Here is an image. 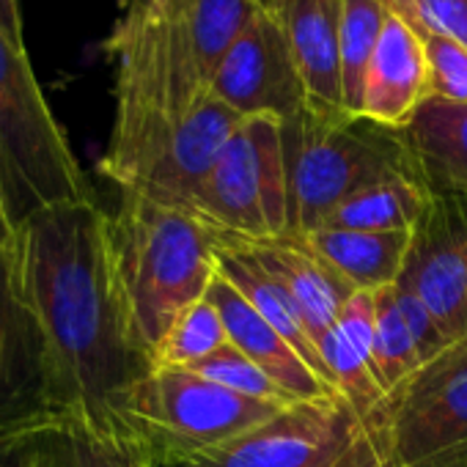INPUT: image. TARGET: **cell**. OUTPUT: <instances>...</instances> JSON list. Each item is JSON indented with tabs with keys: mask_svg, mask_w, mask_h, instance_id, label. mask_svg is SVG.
I'll list each match as a JSON object with an SVG mask.
<instances>
[{
	"mask_svg": "<svg viewBox=\"0 0 467 467\" xmlns=\"http://www.w3.org/2000/svg\"><path fill=\"white\" fill-rule=\"evenodd\" d=\"M97 201L50 206L17 225L9 248L42 358V407L121 423L119 404L154 366L138 347Z\"/></svg>",
	"mask_w": 467,
	"mask_h": 467,
	"instance_id": "6da1fadb",
	"label": "cell"
},
{
	"mask_svg": "<svg viewBox=\"0 0 467 467\" xmlns=\"http://www.w3.org/2000/svg\"><path fill=\"white\" fill-rule=\"evenodd\" d=\"M256 12L251 0H127L105 42L116 116L99 171L113 184L212 94L217 67Z\"/></svg>",
	"mask_w": 467,
	"mask_h": 467,
	"instance_id": "7a4b0ae2",
	"label": "cell"
},
{
	"mask_svg": "<svg viewBox=\"0 0 467 467\" xmlns=\"http://www.w3.org/2000/svg\"><path fill=\"white\" fill-rule=\"evenodd\" d=\"M108 240L132 336L151 360L171 325L206 297L220 234L190 212L121 192Z\"/></svg>",
	"mask_w": 467,
	"mask_h": 467,
	"instance_id": "3957f363",
	"label": "cell"
},
{
	"mask_svg": "<svg viewBox=\"0 0 467 467\" xmlns=\"http://www.w3.org/2000/svg\"><path fill=\"white\" fill-rule=\"evenodd\" d=\"M0 195L17 231L31 214L94 201L91 182L50 110L26 47L0 28Z\"/></svg>",
	"mask_w": 467,
	"mask_h": 467,
	"instance_id": "277c9868",
	"label": "cell"
},
{
	"mask_svg": "<svg viewBox=\"0 0 467 467\" xmlns=\"http://www.w3.org/2000/svg\"><path fill=\"white\" fill-rule=\"evenodd\" d=\"M289 173V237L319 228L358 190L399 173H420L404 132L366 119H322L311 110L284 121Z\"/></svg>",
	"mask_w": 467,
	"mask_h": 467,
	"instance_id": "5b68a950",
	"label": "cell"
},
{
	"mask_svg": "<svg viewBox=\"0 0 467 467\" xmlns=\"http://www.w3.org/2000/svg\"><path fill=\"white\" fill-rule=\"evenodd\" d=\"M289 404L259 401L187 368H151L119 404V420L151 459L190 453L234 440Z\"/></svg>",
	"mask_w": 467,
	"mask_h": 467,
	"instance_id": "8992f818",
	"label": "cell"
},
{
	"mask_svg": "<svg viewBox=\"0 0 467 467\" xmlns=\"http://www.w3.org/2000/svg\"><path fill=\"white\" fill-rule=\"evenodd\" d=\"M225 240L289 237V173L284 121L245 119L220 151L192 212Z\"/></svg>",
	"mask_w": 467,
	"mask_h": 467,
	"instance_id": "52a82bcc",
	"label": "cell"
},
{
	"mask_svg": "<svg viewBox=\"0 0 467 467\" xmlns=\"http://www.w3.org/2000/svg\"><path fill=\"white\" fill-rule=\"evenodd\" d=\"M410 467H467V338L399 382L366 418Z\"/></svg>",
	"mask_w": 467,
	"mask_h": 467,
	"instance_id": "ba28073f",
	"label": "cell"
},
{
	"mask_svg": "<svg viewBox=\"0 0 467 467\" xmlns=\"http://www.w3.org/2000/svg\"><path fill=\"white\" fill-rule=\"evenodd\" d=\"M358 429L360 418L341 396L295 401L240 437L151 459V467H336Z\"/></svg>",
	"mask_w": 467,
	"mask_h": 467,
	"instance_id": "9c48e42d",
	"label": "cell"
},
{
	"mask_svg": "<svg viewBox=\"0 0 467 467\" xmlns=\"http://www.w3.org/2000/svg\"><path fill=\"white\" fill-rule=\"evenodd\" d=\"M243 121L240 113L209 94L171 132H165L116 182V187L124 195H138L157 206L192 212L195 195Z\"/></svg>",
	"mask_w": 467,
	"mask_h": 467,
	"instance_id": "30bf717a",
	"label": "cell"
},
{
	"mask_svg": "<svg viewBox=\"0 0 467 467\" xmlns=\"http://www.w3.org/2000/svg\"><path fill=\"white\" fill-rule=\"evenodd\" d=\"M212 97L243 119L292 121L308 110L289 39L270 9H259L231 42L212 80Z\"/></svg>",
	"mask_w": 467,
	"mask_h": 467,
	"instance_id": "8fae6325",
	"label": "cell"
},
{
	"mask_svg": "<svg viewBox=\"0 0 467 467\" xmlns=\"http://www.w3.org/2000/svg\"><path fill=\"white\" fill-rule=\"evenodd\" d=\"M399 284L423 300L448 344L467 338V203L431 195Z\"/></svg>",
	"mask_w": 467,
	"mask_h": 467,
	"instance_id": "7c38bea8",
	"label": "cell"
},
{
	"mask_svg": "<svg viewBox=\"0 0 467 467\" xmlns=\"http://www.w3.org/2000/svg\"><path fill=\"white\" fill-rule=\"evenodd\" d=\"M426 99L423 34L404 15L390 9L366 72L360 119L404 132Z\"/></svg>",
	"mask_w": 467,
	"mask_h": 467,
	"instance_id": "4fadbf2b",
	"label": "cell"
},
{
	"mask_svg": "<svg viewBox=\"0 0 467 467\" xmlns=\"http://www.w3.org/2000/svg\"><path fill=\"white\" fill-rule=\"evenodd\" d=\"M270 12L289 39L308 110L349 119L341 91V0H275Z\"/></svg>",
	"mask_w": 467,
	"mask_h": 467,
	"instance_id": "5bb4252c",
	"label": "cell"
},
{
	"mask_svg": "<svg viewBox=\"0 0 467 467\" xmlns=\"http://www.w3.org/2000/svg\"><path fill=\"white\" fill-rule=\"evenodd\" d=\"M206 297L223 317L228 341L245 358H251L286 396L295 401H317L338 396V390L325 382L303 355L237 292L223 275H214Z\"/></svg>",
	"mask_w": 467,
	"mask_h": 467,
	"instance_id": "9a60e30c",
	"label": "cell"
},
{
	"mask_svg": "<svg viewBox=\"0 0 467 467\" xmlns=\"http://www.w3.org/2000/svg\"><path fill=\"white\" fill-rule=\"evenodd\" d=\"M225 240V237H220ZM240 245L267 275H273L300 306L311 336L319 347L325 333L336 325L344 303L355 289L330 270L300 237H273V240H228Z\"/></svg>",
	"mask_w": 467,
	"mask_h": 467,
	"instance_id": "2e32d148",
	"label": "cell"
},
{
	"mask_svg": "<svg viewBox=\"0 0 467 467\" xmlns=\"http://www.w3.org/2000/svg\"><path fill=\"white\" fill-rule=\"evenodd\" d=\"M39 410H45L39 338L17 289L9 251H0V423Z\"/></svg>",
	"mask_w": 467,
	"mask_h": 467,
	"instance_id": "e0dca14e",
	"label": "cell"
},
{
	"mask_svg": "<svg viewBox=\"0 0 467 467\" xmlns=\"http://www.w3.org/2000/svg\"><path fill=\"white\" fill-rule=\"evenodd\" d=\"M300 240L355 292H379L399 284L410 259L412 231H347L322 225Z\"/></svg>",
	"mask_w": 467,
	"mask_h": 467,
	"instance_id": "ac0fdd59",
	"label": "cell"
},
{
	"mask_svg": "<svg viewBox=\"0 0 467 467\" xmlns=\"http://www.w3.org/2000/svg\"><path fill=\"white\" fill-rule=\"evenodd\" d=\"M214 265H217V275H223L234 289H237L300 355L303 360L325 379L333 385L327 366L322 360V352L311 336V327L297 306V300L273 278L267 275L240 245H234L228 240L217 243L214 251ZM336 388V385H333Z\"/></svg>",
	"mask_w": 467,
	"mask_h": 467,
	"instance_id": "d6986e66",
	"label": "cell"
},
{
	"mask_svg": "<svg viewBox=\"0 0 467 467\" xmlns=\"http://www.w3.org/2000/svg\"><path fill=\"white\" fill-rule=\"evenodd\" d=\"M404 138L429 187L467 203V105L426 99Z\"/></svg>",
	"mask_w": 467,
	"mask_h": 467,
	"instance_id": "ffe728a7",
	"label": "cell"
},
{
	"mask_svg": "<svg viewBox=\"0 0 467 467\" xmlns=\"http://www.w3.org/2000/svg\"><path fill=\"white\" fill-rule=\"evenodd\" d=\"M431 195L434 190L423 173H399L344 198L322 225L347 231H415Z\"/></svg>",
	"mask_w": 467,
	"mask_h": 467,
	"instance_id": "44dd1931",
	"label": "cell"
},
{
	"mask_svg": "<svg viewBox=\"0 0 467 467\" xmlns=\"http://www.w3.org/2000/svg\"><path fill=\"white\" fill-rule=\"evenodd\" d=\"M56 420L61 467H151L146 445L124 423L83 415H56Z\"/></svg>",
	"mask_w": 467,
	"mask_h": 467,
	"instance_id": "7402d4cb",
	"label": "cell"
},
{
	"mask_svg": "<svg viewBox=\"0 0 467 467\" xmlns=\"http://www.w3.org/2000/svg\"><path fill=\"white\" fill-rule=\"evenodd\" d=\"M388 12V0H341V91L349 119H360L366 72Z\"/></svg>",
	"mask_w": 467,
	"mask_h": 467,
	"instance_id": "603a6c76",
	"label": "cell"
},
{
	"mask_svg": "<svg viewBox=\"0 0 467 467\" xmlns=\"http://www.w3.org/2000/svg\"><path fill=\"white\" fill-rule=\"evenodd\" d=\"M228 344L223 317L209 297L190 306L165 333L151 355L154 368H190Z\"/></svg>",
	"mask_w": 467,
	"mask_h": 467,
	"instance_id": "cb8c5ba5",
	"label": "cell"
},
{
	"mask_svg": "<svg viewBox=\"0 0 467 467\" xmlns=\"http://www.w3.org/2000/svg\"><path fill=\"white\" fill-rule=\"evenodd\" d=\"M374 366L385 393L423 366L410 327L401 317L396 286L374 292Z\"/></svg>",
	"mask_w": 467,
	"mask_h": 467,
	"instance_id": "d4e9b609",
	"label": "cell"
},
{
	"mask_svg": "<svg viewBox=\"0 0 467 467\" xmlns=\"http://www.w3.org/2000/svg\"><path fill=\"white\" fill-rule=\"evenodd\" d=\"M56 423L47 410L0 423V467H61Z\"/></svg>",
	"mask_w": 467,
	"mask_h": 467,
	"instance_id": "484cf974",
	"label": "cell"
},
{
	"mask_svg": "<svg viewBox=\"0 0 467 467\" xmlns=\"http://www.w3.org/2000/svg\"><path fill=\"white\" fill-rule=\"evenodd\" d=\"M187 371L192 374H201L228 390H237L243 396H251V399H259V401H273V404H295L292 396H286L251 358H245L237 347L231 341L217 349L212 358L190 366Z\"/></svg>",
	"mask_w": 467,
	"mask_h": 467,
	"instance_id": "4316f807",
	"label": "cell"
},
{
	"mask_svg": "<svg viewBox=\"0 0 467 467\" xmlns=\"http://www.w3.org/2000/svg\"><path fill=\"white\" fill-rule=\"evenodd\" d=\"M426 45V94L451 105H467V47L451 36L420 31Z\"/></svg>",
	"mask_w": 467,
	"mask_h": 467,
	"instance_id": "83f0119b",
	"label": "cell"
},
{
	"mask_svg": "<svg viewBox=\"0 0 467 467\" xmlns=\"http://www.w3.org/2000/svg\"><path fill=\"white\" fill-rule=\"evenodd\" d=\"M418 31H431L456 39L467 47V0H388Z\"/></svg>",
	"mask_w": 467,
	"mask_h": 467,
	"instance_id": "f1b7e54d",
	"label": "cell"
},
{
	"mask_svg": "<svg viewBox=\"0 0 467 467\" xmlns=\"http://www.w3.org/2000/svg\"><path fill=\"white\" fill-rule=\"evenodd\" d=\"M396 300H399V308H401V317L410 327V336L418 347V355L423 363H429L431 358H437L445 347H451L445 341V336L440 333L431 311L423 306V300L418 295H412L410 289H404L401 284H396Z\"/></svg>",
	"mask_w": 467,
	"mask_h": 467,
	"instance_id": "f546056e",
	"label": "cell"
},
{
	"mask_svg": "<svg viewBox=\"0 0 467 467\" xmlns=\"http://www.w3.org/2000/svg\"><path fill=\"white\" fill-rule=\"evenodd\" d=\"M336 467H410V464H401L399 459H393L385 451L374 426L366 418H360V429Z\"/></svg>",
	"mask_w": 467,
	"mask_h": 467,
	"instance_id": "4dcf8cb0",
	"label": "cell"
},
{
	"mask_svg": "<svg viewBox=\"0 0 467 467\" xmlns=\"http://www.w3.org/2000/svg\"><path fill=\"white\" fill-rule=\"evenodd\" d=\"M0 28H4V34H6L17 47H26L20 0H0Z\"/></svg>",
	"mask_w": 467,
	"mask_h": 467,
	"instance_id": "1f68e13d",
	"label": "cell"
},
{
	"mask_svg": "<svg viewBox=\"0 0 467 467\" xmlns=\"http://www.w3.org/2000/svg\"><path fill=\"white\" fill-rule=\"evenodd\" d=\"M12 240H15V225L6 214V206H4V195H0V251H9L12 248Z\"/></svg>",
	"mask_w": 467,
	"mask_h": 467,
	"instance_id": "d6a6232c",
	"label": "cell"
},
{
	"mask_svg": "<svg viewBox=\"0 0 467 467\" xmlns=\"http://www.w3.org/2000/svg\"><path fill=\"white\" fill-rule=\"evenodd\" d=\"M251 4H256L259 9H273V6H275V0H251Z\"/></svg>",
	"mask_w": 467,
	"mask_h": 467,
	"instance_id": "836d02e7",
	"label": "cell"
},
{
	"mask_svg": "<svg viewBox=\"0 0 467 467\" xmlns=\"http://www.w3.org/2000/svg\"><path fill=\"white\" fill-rule=\"evenodd\" d=\"M135 4H149V0H135Z\"/></svg>",
	"mask_w": 467,
	"mask_h": 467,
	"instance_id": "e575fe53",
	"label": "cell"
}]
</instances>
